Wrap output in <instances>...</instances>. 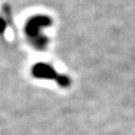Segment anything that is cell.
Listing matches in <instances>:
<instances>
[{
  "instance_id": "obj_2",
  "label": "cell",
  "mask_w": 135,
  "mask_h": 135,
  "mask_svg": "<svg viewBox=\"0 0 135 135\" xmlns=\"http://www.w3.org/2000/svg\"><path fill=\"white\" fill-rule=\"evenodd\" d=\"M55 71H53V69L50 65L46 64H37L34 66L33 69V73L35 77L38 78H53V75H55Z\"/></svg>"
},
{
  "instance_id": "obj_1",
  "label": "cell",
  "mask_w": 135,
  "mask_h": 135,
  "mask_svg": "<svg viewBox=\"0 0 135 135\" xmlns=\"http://www.w3.org/2000/svg\"><path fill=\"white\" fill-rule=\"evenodd\" d=\"M47 23H50V19L47 17H36V18H33L28 23V25H26V32L33 38H38L37 32H38L40 27H43Z\"/></svg>"
}]
</instances>
